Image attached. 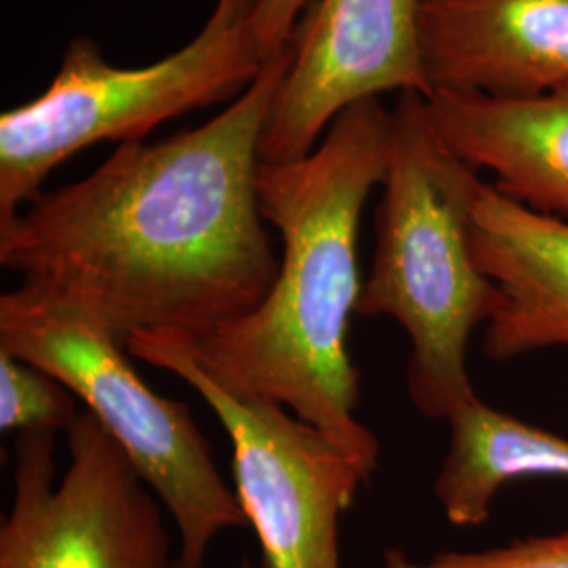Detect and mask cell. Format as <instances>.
Wrapping results in <instances>:
<instances>
[{"label": "cell", "mask_w": 568, "mask_h": 568, "mask_svg": "<svg viewBox=\"0 0 568 568\" xmlns=\"http://www.w3.org/2000/svg\"><path fill=\"white\" fill-rule=\"evenodd\" d=\"M448 450L434 495L453 527H480L499 490L523 478H568V438L485 400L447 419Z\"/></svg>", "instance_id": "cell-12"}, {"label": "cell", "mask_w": 568, "mask_h": 568, "mask_svg": "<svg viewBox=\"0 0 568 568\" xmlns=\"http://www.w3.org/2000/svg\"><path fill=\"white\" fill-rule=\"evenodd\" d=\"M126 352L183 379L222 422L260 568H342L339 518L373 476L365 464L281 403L227 384L182 333H133Z\"/></svg>", "instance_id": "cell-6"}, {"label": "cell", "mask_w": 568, "mask_h": 568, "mask_svg": "<svg viewBox=\"0 0 568 568\" xmlns=\"http://www.w3.org/2000/svg\"><path fill=\"white\" fill-rule=\"evenodd\" d=\"M419 16L422 0H316L293 34L262 161L304 159L342 112L382 93L429 98Z\"/></svg>", "instance_id": "cell-8"}, {"label": "cell", "mask_w": 568, "mask_h": 568, "mask_svg": "<svg viewBox=\"0 0 568 568\" xmlns=\"http://www.w3.org/2000/svg\"><path fill=\"white\" fill-rule=\"evenodd\" d=\"M257 4L215 0L192 41L142 68L108 63L87 37L70 42L47 91L0 114V222L32 203L53 169L84 148L143 142L185 112L239 100L265 63Z\"/></svg>", "instance_id": "cell-5"}, {"label": "cell", "mask_w": 568, "mask_h": 568, "mask_svg": "<svg viewBox=\"0 0 568 568\" xmlns=\"http://www.w3.org/2000/svg\"><path fill=\"white\" fill-rule=\"evenodd\" d=\"M65 436L58 487L55 432L18 436L0 568H178L164 506L121 445L89 410Z\"/></svg>", "instance_id": "cell-7"}, {"label": "cell", "mask_w": 568, "mask_h": 568, "mask_svg": "<svg viewBox=\"0 0 568 568\" xmlns=\"http://www.w3.org/2000/svg\"><path fill=\"white\" fill-rule=\"evenodd\" d=\"M434 91L532 98L568 84V0H422Z\"/></svg>", "instance_id": "cell-9"}, {"label": "cell", "mask_w": 568, "mask_h": 568, "mask_svg": "<svg viewBox=\"0 0 568 568\" xmlns=\"http://www.w3.org/2000/svg\"><path fill=\"white\" fill-rule=\"evenodd\" d=\"M81 400L37 365L0 352V429L68 432L81 415Z\"/></svg>", "instance_id": "cell-13"}, {"label": "cell", "mask_w": 568, "mask_h": 568, "mask_svg": "<svg viewBox=\"0 0 568 568\" xmlns=\"http://www.w3.org/2000/svg\"><path fill=\"white\" fill-rule=\"evenodd\" d=\"M293 41L222 114L121 143L93 173L0 222V265L133 333L204 337L262 304L278 276L257 199L262 135Z\"/></svg>", "instance_id": "cell-1"}, {"label": "cell", "mask_w": 568, "mask_h": 568, "mask_svg": "<svg viewBox=\"0 0 568 568\" xmlns=\"http://www.w3.org/2000/svg\"><path fill=\"white\" fill-rule=\"evenodd\" d=\"M392 114L375 251L356 314L389 316L405 328L408 398L422 415L448 419L478 398L467 347L497 304V288L469 246V203L480 175L438 140L424 95L403 93Z\"/></svg>", "instance_id": "cell-3"}, {"label": "cell", "mask_w": 568, "mask_h": 568, "mask_svg": "<svg viewBox=\"0 0 568 568\" xmlns=\"http://www.w3.org/2000/svg\"><path fill=\"white\" fill-rule=\"evenodd\" d=\"M382 568H568V532L528 537L483 551H443L427 560L387 549Z\"/></svg>", "instance_id": "cell-14"}, {"label": "cell", "mask_w": 568, "mask_h": 568, "mask_svg": "<svg viewBox=\"0 0 568 568\" xmlns=\"http://www.w3.org/2000/svg\"><path fill=\"white\" fill-rule=\"evenodd\" d=\"M241 568H255V565L251 562V558H248V556H244L243 562H241Z\"/></svg>", "instance_id": "cell-16"}, {"label": "cell", "mask_w": 568, "mask_h": 568, "mask_svg": "<svg viewBox=\"0 0 568 568\" xmlns=\"http://www.w3.org/2000/svg\"><path fill=\"white\" fill-rule=\"evenodd\" d=\"M469 246L497 288L483 337L488 358L568 347V222L480 180L469 203Z\"/></svg>", "instance_id": "cell-10"}, {"label": "cell", "mask_w": 568, "mask_h": 568, "mask_svg": "<svg viewBox=\"0 0 568 568\" xmlns=\"http://www.w3.org/2000/svg\"><path fill=\"white\" fill-rule=\"evenodd\" d=\"M0 352L60 379L121 445L175 523L178 568H203L220 532L246 527L192 410L143 384L124 342L81 297L23 278L0 297Z\"/></svg>", "instance_id": "cell-4"}, {"label": "cell", "mask_w": 568, "mask_h": 568, "mask_svg": "<svg viewBox=\"0 0 568 568\" xmlns=\"http://www.w3.org/2000/svg\"><path fill=\"white\" fill-rule=\"evenodd\" d=\"M316 0H260L255 13V37L267 61L278 55Z\"/></svg>", "instance_id": "cell-15"}, {"label": "cell", "mask_w": 568, "mask_h": 568, "mask_svg": "<svg viewBox=\"0 0 568 568\" xmlns=\"http://www.w3.org/2000/svg\"><path fill=\"white\" fill-rule=\"evenodd\" d=\"M394 114L379 100L342 112L321 143L291 163L260 164L257 199L283 243L264 302L204 337H187L204 365L251 394L276 400L379 467L377 436L356 419L358 371L347 352L349 316L363 291L358 230L384 185Z\"/></svg>", "instance_id": "cell-2"}, {"label": "cell", "mask_w": 568, "mask_h": 568, "mask_svg": "<svg viewBox=\"0 0 568 568\" xmlns=\"http://www.w3.org/2000/svg\"><path fill=\"white\" fill-rule=\"evenodd\" d=\"M427 121L438 140L518 203L568 215V84L532 98L434 91Z\"/></svg>", "instance_id": "cell-11"}]
</instances>
